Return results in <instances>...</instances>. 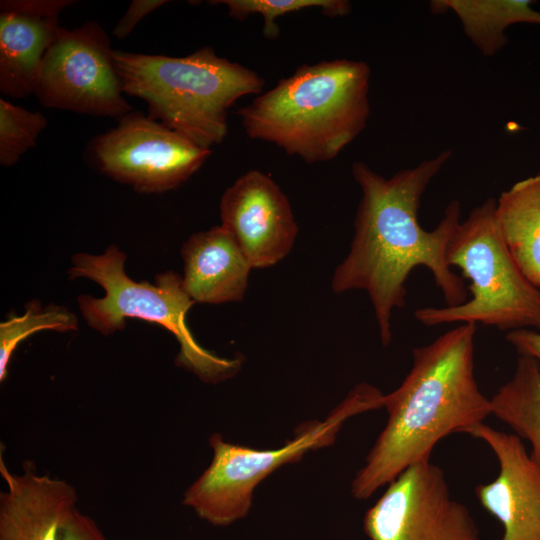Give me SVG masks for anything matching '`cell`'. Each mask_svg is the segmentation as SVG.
<instances>
[{
  "instance_id": "1",
  "label": "cell",
  "mask_w": 540,
  "mask_h": 540,
  "mask_svg": "<svg viewBox=\"0 0 540 540\" xmlns=\"http://www.w3.org/2000/svg\"><path fill=\"white\" fill-rule=\"evenodd\" d=\"M451 157V149L443 150L390 178L362 161L352 164L362 196L350 250L334 270L331 288L336 294L355 289L368 293L383 346L392 341V313L405 305L406 281L415 267L425 266L432 273L448 307L467 301L463 278L446 261L447 245L460 223L459 201L448 204L432 231L418 221L424 191Z\"/></svg>"
},
{
  "instance_id": "4",
  "label": "cell",
  "mask_w": 540,
  "mask_h": 540,
  "mask_svg": "<svg viewBox=\"0 0 540 540\" xmlns=\"http://www.w3.org/2000/svg\"><path fill=\"white\" fill-rule=\"evenodd\" d=\"M113 57L124 93L144 100L154 120L210 150L227 135L229 109L265 85L257 72L210 46L184 57L120 50Z\"/></svg>"
},
{
  "instance_id": "17",
  "label": "cell",
  "mask_w": 540,
  "mask_h": 540,
  "mask_svg": "<svg viewBox=\"0 0 540 540\" xmlns=\"http://www.w3.org/2000/svg\"><path fill=\"white\" fill-rule=\"evenodd\" d=\"M530 0H433V13L453 12L472 44L494 56L507 43L506 29L517 23L540 25V12Z\"/></svg>"
},
{
  "instance_id": "13",
  "label": "cell",
  "mask_w": 540,
  "mask_h": 540,
  "mask_svg": "<svg viewBox=\"0 0 540 540\" xmlns=\"http://www.w3.org/2000/svg\"><path fill=\"white\" fill-rule=\"evenodd\" d=\"M0 540H59L77 509L76 488L64 479L40 474L25 462L20 474L10 471L0 453Z\"/></svg>"
},
{
  "instance_id": "15",
  "label": "cell",
  "mask_w": 540,
  "mask_h": 540,
  "mask_svg": "<svg viewBox=\"0 0 540 540\" xmlns=\"http://www.w3.org/2000/svg\"><path fill=\"white\" fill-rule=\"evenodd\" d=\"M181 256L183 286L193 301L220 304L243 300L252 267L221 225L190 236Z\"/></svg>"
},
{
  "instance_id": "24",
  "label": "cell",
  "mask_w": 540,
  "mask_h": 540,
  "mask_svg": "<svg viewBox=\"0 0 540 540\" xmlns=\"http://www.w3.org/2000/svg\"><path fill=\"white\" fill-rule=\"evenodd\" d=\"M505 339L519 355L532 357L540 365V332L532 329H517L509 331Z\"/></svg>"
},
{
  "instance_id": "14",
  "label": "cell",
  "mask_w": 540,
  "mask_h": 540,
  "mask_svg": "<svg viewBox=\"0 0 540 540\" xmlns=\"http://www.w3.org/2000/svg\"><path fill=\"white\" fill-rule=\"evenodd\" d=\"M70 0L0 2V91L23 98L34 93L42 58Z\"/></svg>"
},
{
  "instance_id": "12",
  "label": "cell",
  "mask_w": 540,
  "mask_h": 540,
  "mask_svg": "<svg viewBox=\"0 0 540 540\" xmlns=\"http://www.w3.org/2000/svg\"><path fill=\"white\" fill-rule=\"evenodd\" d=\"M468 434L488 444L499 462L497 477L478 485L475 494L502 524L501 540H540V469L527 454L522 438L484 423Z\"/></svg>"
},
{
  "instance_id": "8",
  "label": "cell",
  "mask_w": 540,
  "mask_h": 540,
  "mask_svg": "<svg viewBox=\"0 0 540 540\" xmlns=\"http://www.w3.org/2000/svg\"><path fill=\"white\" fill-rule=\"evenodd\" d=\"M113 51L96 21L59 27L42 58L34 94L48 108L120 119L133 109L122 95Z\"/></svg>"
},
{
  "instance_id": "6",
  "label": "cell",
  "mask_w": 540,
  "mask_h": 540,
  "mask_svg": "<svg viewBox=\"0 0 540 540\" xmlns=\"http://www.w3.org/2000/svg\"><path fill=\"white\" fill-rule=\"evenodd\" d=\"M494 198L460 222L446 249V261L470 281L471 299L452 307H424L414 317L425 326L480 323L499 330L540 332V289L522 273L499 232Z\"/></svg>"
},
{
  "instance_id": "7",
  "label": "cell",
  "mask_w": 540,
  "mask_h": 540,
  "mask_svg": "<svg viewBox=\"0 0 540 540\" xmlns=\"http://www.w3.org/2000/svg\"><path fill=\"white\" fill-rule=\"evenodd\" d=\"M383 396L373 385L360 383L325 420L300 425L291 440L275 449L233 444L219 433L212 434V460L186 489L182 504L214 526L224 527L243 519L259 483L280 467L298 462L307 452L332 445L347 419L383 407Z\"/></svg>"
},
{
  "instance_id": "5",
  "label": "cell",
  "mask_w": 540,
  "mask_h": 540,
  "mask_svg": "<svg viewBox=\"0 0 540 540\" xmlns=\"http://www.w3.org/2000/svg\"><path fill=\"white\" fill-rule=\"evenodd\" d=\"M126 255L116 246L103 254L78 253L72 257L70 278L85 277L105 291L102 298L81 295L80 311L87 324L109 335L125 326L126 318L156 323L179 343L176 364L205 383H219L236 375L242 358H225L203 348L193 337L185 318L195 303L184 289L182 277L173 271L158 274L155 283L136 282L125 272Z\"/></svg>"
},
{
  "instance_id": "10",
  "label": "cell",
  "mask_w": 540,
  "mask_h": 540,
  "mask_svg": "<svg viewBox=\"0 0 540 540\" xmlns=\"http://www.w3.org/2000/svg\"><path fill=\"white\" fill-rule=\"evenodd\" d=\"M92 151L103 172L145 193L178 187L212 153L138 111L126 114L115 128L98 135Z\"/></svg>"
},
{
  "instance_id": "2",
  "label": "cell",
  "mask_w": 540,
  "mask_h": 540,
  "mask_svg": "<svg viewBox=\"0 0 540 540\" xmlns=\"http://www.w3.org/2000/svg\"><path fill=\"white\" fill-rule=\"evenodd\" d=\"M476 330V324L460 323L413 348L409 373L384 394L388 419L351 483L355 498H369L407 467L430 460L442 438L468 434L492 414L474 374Z\"/></svg>"
},
{
  "instance_id": "3",
  "label": "cell",
  "mask_w": 540,
  "mask_h": 540,
  "mask_svg": "<svg viewBox=\"0 0 540 540\" xmlns=\"http://www.w3.org/2000/svg\"><path fill=\"white\" fill-rule=\"evenodd\" d=\"M371 70L361 60L303 64L237 114L246 135L309 164L336 158L365 129Z\"/></svg>"
},
{
  "instance_id": "21",
  "label": "cell",
  "mask_w": 540,
  "mask_h": 540,
  "mask_svg": "<svg viewBox=\"0 0 540 540\" xmlns=\"http://www.w3.org/2000/svg\"><path fill=\"white\" fill-rule=\"evenodd\" d=\"M47 119L40 112L28 111L0 99V164L14 165L35 146Z\"/></svg>"
},
{
  "instance_id": "18",
  "label": "cell",
  "mask_w": 540,
  "mask_h": 540,
  "mask_svg": "<svg viewBox=\"0 0 540 540\" xmlns=\"http://www.w3.org/2000/svg\"><path fill=\"white\" fill-rule=\"evenodd\" d=\"M492 415L531 444L529 454L540 469V365L519 355L512 377L490 398Z\"/></svg>"
},
{
  "instance_id": "9",
  "label": "cell",
  "mask_w": 540,
  "mask_h": 540,
  "mask_svg": "<svg viewBox=\"0 0 540 540\" xmlns=\"http://www.w3.org/2000/svg\"><path fill=\"white\" fill-rule=\"evenodd\" d=\"M370 540H479L468 508L452 498L443 470L430 460L391 481L363 520Z\"/></svg>"
},
{
  "instance_id": "19",
  "label": "cell",
  "mask_w": 540,
  "mask_h": 540,
  "mask_svg": "<svg viewBox=\"0 0 540 540\" xmlns=\"http://www.w3.org/2000/svg\"><path fill=\"white\" fill-rule=\"evenodd\" d=\"M59 332L77 329V318L68 309L50 304L42 307L33 301L22 316H13L0 324V381H5L8 366L16 347L25 338L41 330Z\"/></svg>"
},
{
  "instance_id": "11",
  "label": "cell",
  "mask_w": 540,
  "mask_h": 540,
  "mask_svg": "<svg viewBox=\"0 0 540 540\" xmlns=\"http://www.w3.org/2000/svg\"><path fill=\"white\" fill-rule=\"evenodd\" d=\"M221 226L252 268L275 265L291 251L298 226L287 196L259 170L239 176L220 200Z\"/></svg>"
},
{
  "instance_id": "20",
  "label": "cell",
  "mask_w": 540,
  "mask_h": 540,
  "mask_svg": "<svg viewBox=\"0 0 540 540\" xmlns=\"http://www.w3.org/2000/svg\"><path fill=\"white\" fill-rule=\"evenodd\" d=\"M212 4L227 7L228 14L237 20H244L250 15L263 18V35L270 39L279 36L276 19L289 13L306 9H320L329 17H341L351 12V3L345 0H219Z\"/></svg>"
},
{
  "instance_id": "23",
  "label": "cell",
  "mask_w": 540,
  "mask_h": 540,
  "mask_svg": "<svg viewBox=\"0 0 540 540\" xmlns=\"http://www.w3.org/2000/svg\"><path fill=\"white\" fill-rule=\"evenodd\" d=\"M167 3L165 0H134L128 10L115 26L113 36L118 39L126 38L134 27L148 14Z\"/></svg>"
},
{
  "instance_id": "22",
  "label": "cell",
  "mask_w": 540,
  "mask_h": 540,
  "mask_svg": "<svg viewBox=\"0 0 540 540\" xmlns=\"http://www.w3.org/2000/svg\"><path fill=\"white\" fill-rule=\"evenodd\" d=\"M59 540H108L96 522L76 509L61 529Z\"/></svg>"
},
{
  "instance_id": "16",
  "label": "cell",
  "mask_w": 540,
  "mask_h": 540,
  "mask_svg": "<svg viewBox=\"0 0 540 540\" xmlns=\"http://www.w3.org/2000/svg\"><path fill=\"white\" fill-rule=\"evenodd\" d=\"M495 219L516 264L540 289V172L500 194Z\"/></svg>"
}]
</instances>
